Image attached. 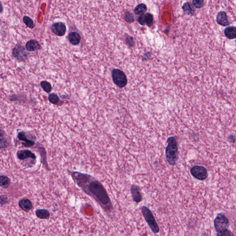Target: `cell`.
Segmentation results:
<instances>
[{
	"mask_svg": "<svg viewBox=\"0 0 236 236\" xmlns=\"http://www.w3.org/2000/svg\"><path fill=\"white\" fill-rule=\"evenodd\" d=\"M125 43L126 45L130 47H133L135 44V42L134 41L133 38L132 36H127V37L125 38Z\"/></svg>",
	"mask_w": 236,
	"mask_h": 236,
	"instance_id": "obj_27",
	"label": "cell"
},
{
	"mask_svg": "<svg viewBox=\"0 0 236 236\" xmlns=\"http://www.w3.org/2000/svg\"><path fill=\"white\" fill-rule=\"evenodd\" d=\"M69 42L74 45H77L81 41V36L77 32H71L68 36Z\"/></svg>",
	"mask_w": 236,
	"mask_h": 236,
	"instance_id": "obj_14",
	"label": "cell"
},
{
	"mask_svg": "<svg viewBox=\"0 0 236 236\" xmlns=\"http://www.w3.org/2000/svg\"><path fill=\"white\" fill-rule=\"evenodd\" d=\"M131 192L133 201L139 203L143 200V195L140 187L136 184H132L131 186Z\"/></svg>",
	"mask_w": 236,
	"mask_h": 236,
	"instance_id": "obj_9",
	"label": "cell"
},
{
	"mask_svg": "<svg viewBox=\"0 0 236 236\" xmlns=\"http://www.w3.org/2000/svg\"><path fill=\"white\" fill-rule=\"evenodd\" d=\"M26 49L29 51H35L41 48L39 43L35 40H31L28 41L26 44Z\"/></svg>",
	"mask_w": 236,
	"mask_h": 236,
	"instance_id": "obj_15",
	"label": "cell"
},
{
	"mask_svg": "<svg viewBox=\"0 0 236 236\" xmlns=\"http://www.w3.org/2000/svg\"><path fill=\"white\" fill-rule=\"evenodd\" d=\"M214 225L217 232L226 230L229 227V220L224 213H219L214 219Z\"/></svg>",
	"mask_w": 236,
	"mask_h": 236,
	"instance_id": "obj_5",
	"label": "cell"
},
{
	"mask_svg": "<svg viewBox=\"0 0 236 236\" xmlns=\"http://www.w3.org/2000/svg\"><path fill=\"white\" fill-rule=\"evenodd\" d=\"M71 176L78 186L97 202L107 213L114 210L111 199L103 185L91 175L77 171L71 172Z\"/></svg>",
	"mask_w": 236,
	"mask_h": 236,
	"instance_id": "obj_1",
	"label": "cell"
},
{
	"mask_svg": "<svg viewBox=\"0 0 236 236\" xmlns=\"http://www.w3.org/2000/svg\"><path fill=\"white\" fill-rule=\"evenodd\" d=\"M12 55L15 59L21 62L26 61L28 56L25 48L19 44L16 45L13 48Z\"/></svg>",
	"mask_w": 236,
	"mask_h": 236,
	"instance_id": "obj_6",
	"label": "cell"
},
{
	"mask_svg": "<svg viewBox=\"0 0 236 236\" xmlns=\"http://www.w3.org/2000/svg\"><path fill=\"white\" fill-rule=\"evenodd\" d=\"M48 100L53 104L57 105L59 103L60 98L55 93H51L48 95Z\"/></svg>",
	"mask_w": 236,
	"mask_h": 236,
	"instance_id": "obj_23",
	"label": "cell"
},
{
	"mask_svg": "<svg viewBox=\"0 0 236 236\" xmlns=\"http://www.w3.org/2000/svg\"><path fill=\"white\" fill-rule=\"evenodd\" d=\"M225 35L228 39H234L236 38V27L234 26L227 27L225 29Z\"/></svg>",
	"mask_w": 236,
	"mask_h": 236,
	"instance_id": "obj_16",
	"label": "cell"
},
{
	"mask_svg": "<svg viewBox=\"0 0 236 236\" xmlns=\"http://www.w3.org/2000/svg\"><path fill=\"white\" fill-rule=\"evenodd\" d=\"M216 21L219 25L226 27L230 25L226 13L224 11L219 12L216 17Z\"/></svg>",
	"mask_w": 236,
	"mask_h": 236,
	"instance_id": "obj_12",
	"label": "cell"
},
{
	"mask_svg": "<svg viewBox=\"0 0 236 236\" xmlns=\"http://www.w3.org/2000/svg\"><path fill=\"white\" fill-rule=\"evenodd\" d=\"M17 156L20 161L25 162L26 160L30 159L36 162V155L30 150H24L18 151L17 153Z\"/></svg>",
	"mask_w": 236,
	"mask_h": 236,
	"instance_id": "obj_8",
	"label": "cell"
},
{
	"mask_svg": "<svg viewBox=\"0 0 236 236\" xmlns=\"http://www.w3.org/2000/svg\"><path fill=\"white\" fill-rule=\"evenodd\" d=\"M194 6L196 8H201L204 6V2L202 0H194L192 1Z\"/></svg>",
	"mask_w": 236,
	"mask_h": 236,
	"instance_id": "obj_28",
	"label": "cell"
},
{
	"mask_svg": "<svg viewBox=\"0 0 236 236\" xmlns=\"http://www.w3.org/2000/svg\"><path fill=\"white\" fill-rule=\"evenodd\" d=\"M182 9L183 12L187 14V15H193L195 13V9L194 8L192 5L189 2L185 3L182 6Z\"/></svg>",
	"mask_w": 236,
	"mask_h": 236,
	"instance_id": "obj_18",
	"label": "cell"
},
{
	"mask_svg": "<svg viewBox=\"0 0 236 236\" xmlns=\"http://www.w3.org/2000/svg\"><path fill=\"white\" fill-rule=\"evenodd\" d=\"M51 30L57 36H62L66 32V26L62 22H57L52 25Z\"/></svg>",
	"mask_w": 236,
	"mask_h": 236,
	"instance_id": "obj_10",
	"label": "cell"
},
{
	"mask_svg": "<svg viewBox=\"0 0 236 236\" xmlns=\"http://www.w3.org/2000/svg\"><path fill=\"white\" fill-rule=\"evenodd\" d=\"M17 137L19 140L22 142V145L25 147L32 148L35 145V141L28 139L26 133L24 131L19 132L18 134Z\"/></svg>",
	"mask_w": 236,
	"mask_h": 236,
	"instance_id": "obj_11",
	"label": "cell"
},
{
	"mask_svg": "<svg viewBox=\"0 0 236 236\" xmlns=\"http://www.w3.org/2000/svg\"><path fill=\"white\" fill-rule=\"evenodd\" d=\"M40 86L45 92L49 93L52 90V86L51 84L47 81H42L40 83Z\"/></svg>",
	"mask_w": 236,
	"mask_h": 236,
	"instance_id": "obj_22",
	"label": "cell"
},
{
	"mask_svg": "<svg viewBox=\"0 0 236 236\" xmlns=\"http://www.w3.org/2000/svg\"><path fill=\"white\" fill-rule=\"evenodd\" d=\"M18 205L21 209L26 212H28L33 208L32 203L29 199L27 198L21 199L19 202Z\"/></svg>",
	"mask_w": 236,
	"mask_h": 236,
	"instance_id": "obj_13",
	"label": "cell"
},
{
	"mask_svg": "<svg viewBox=\"0 0 236 236\" xmlns=\"http://www.w3.org/2000/svg\"><path fill=\"white\" fill-rule=\"evenodd\" d=\"M11 183V179L7 176L2 175L1 176L0 185L3 189H7Z\"/></svg>",
	"mask_w": 236,
	"mask_h": 236,
	"instance_id": "obj_19",
	"label": "cell"
},
{
	"mask_svg": "<svg viewBox=\"0 0 236 236\" xmlns=\"http://www.w3.org/2000/svg\"><path fill=\"white\" fill-rule=\"evenodd\" d=\"M23 21L25 25L30 28V29H33L35 27V24L32 19L28 16H25L23 18Z\"/></svg>",
	"mask_w": 236,
	"mask_h": 236,
	"instance_id": "obj_24",
	"label": "cell"
},
{
	"mask_svg": "<svg viewBox=\"0 0 236 236\" xmlns=\"http://www.w3.org/2000/svg\"><path fill=\"white\" fill-rule=\"evenodd\" d=\"M35 213L37 218L42 220L48 219L50 216V213L46 209H37L36 210Z\"/></svg>",
	"mask_w": 236,
	"mask_h": 236,
	"instance_id": "obj_17",
	"label": "cell"
},
{
	"mask_svg": "<svg viewBox=\"0 0 236 236\" xmlns=\"http://www.w3.org/2000/svg\"><path fill=\"white\" fill-rule=\"evenodd\" d=\"M192 175L196 179L200 180H204L208 178V172L204 167L199 166H196L191 169Z\"/></svg>",
	"mask_w": 236,
	"mask_h": 236,
	"instance_id": "obj_7",
	"label": "cell"
},
{
	"mask_svg": "<svg viewBox=\"0 0 236 236\" xmlns=\"http://www.w3.org/2000/svg\"><path fill=\"white\" fill-rule=\"evenodd\" d=\"M112 79L114 83L121 88L127 85V79L126 75L120 69H115L112 71Z\"/></svg>",
	"mask_w": 236,
	"mask_h": 236,
	"instance_id": "obj_4",
	"label": "cell"
},
{
	"mask_svg": "<svg viewBox=\"0 0 236 236\" xmlns=\"http://www.w3.org/2000/svg\"><path fill=\"white\" fill-rule=\"evenodd\" d=\"M124 19L127 23H133L134 21L133 15L129 12H126L124 15Z\"/></svg>",
	"mask_w": 236,
	"mask_h": 236,
	"instance_id": "obj_26",
	"label": "cell"
},
{
	"mask_svg": "<svg viewBox=\"0 0 236 236\" xmlns=\"http://www.w3.org/2000/svg\"><path fill=\"white\" fill-rule=\"evenodd\" d=\"M147 10L146 5L144 3H140L137 6L134 11L137 15H144Z\"/></svg>",
	"mask_w": 236,
	"mask_h": 236,
	"instance_id": "obj_20",
	"label": "cell"
},
{
	"mask_svg": "<svg viewBox=\"0 0 236 236\" xmlns=\"http://www.w3.org/2000/svg\"><path fill=\"white\" fill-rule=\"evenodd\" d=\"M141 212L145 221L153 234H157L160 232V228L151 210L146 206H142Z\"/></svg>",
	"mask_w": 236,
	"mask_h": 236,
	"instance_id": "obj_3",
	"label": "cell"
},
{
	"mask_svg": "<svg viewBox=\"0 0 236 236\" xmlns=\"http://www.w3.org/2000/svg\"><path fill=\"white\" fill-rule=\"evenodd\" d=\"M8 203V198L6 196L2 195L1 196V206L4 205Z\"/></svg>",
	"mask_w": 236,
	"mask_h": 236,
	"instance_id": "obj_31",
	"label": "cell"
},
{
	"mask_svg": "<svg viewBox=\"0 0 236 236\" xmlns=\"http://www.w3.org/2000/svg\"><path fill=\"white\" fill-rule=\"evenodd\" d=\"M4 132L2 130H1V150L6 149L8 147V143L7 142V139L6 138L4 135Z\"/></svg>",
	"mask_w": 236,
	"mask_h": 236,
	"instance_id": "obj_21",
	"label": "cell"
},
{
	"mask_svg": "<svg viewBox=\"0 0 236 236\" xmlns=\"http://www.w3.org/2000/svg\"><path fill=\"white\" fill-rule=\"evenodd\" d=\"M217 236H234V234L231 231L226 229L219 232Z\"/></svg>",
	"mask_w": 236,
	"mask_h": 236,
	"instance_id": "obj_29",
	"label": "cell"
},
{
	"mask_svg": "<svg viewBox=\"0 0 236 236\" xmlns=\"http://www.w3.org/2000/svg\"><path fill=\"white\" fill-rule=\"evenodd\" d=\"M137 21H138L139 24L142 25V26H145V25H146L145 14L141 15L138 17V19H137Z\"/></svg>",
	"mask_w": 236,
	"mask_h": 236,
	"instance_id": "obj_30",
	"label": "cell"
},
{
	"mask_svg": "<svg viewBox=\"0 0 236 236\" xmlns=\"http://www.w3.org/2000/svg\"><path fill=\"white\" fill-rule=\"evenodd\" d=\"M167 145L165 150L166 161L170 165L175 166L178 159V146L176 138L171 136L167 139Z\"/></svg>",
	"mask_w": 236,
	"mask_h": 236,
	"instance_id": "obj_2",
	"label": "cell"
},
{
	"mask_svg": "<svg viewBox=\"0 0 236 236\" xmlns=\"http://www.w3.org/2000/svg\"><path fill=\"white\" fill-rule=\"evenodd\" d=\"M145 24L148 27H151L153 23V16L150 13H147L145 15Z\"/></svg>",
	"mask_w": 236,
	"mask_h": 236,
	"instance_id": "obj_25",
	"label": "cell"
}]
</instances>
